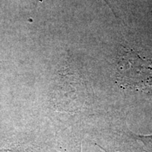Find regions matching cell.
I'll return each mask as SVG.
<instances>
[{
	"label": "cell",
	"mask_w": 152,
	"mask_h": 152,
	"mask_svg": "<svg viewBox=\"0 0 152 152\" xmlns=\"http://www.w3.org/2000/svg\"><path fill=\"white\" fill-rule=\"evenodd\" d=\"M117 75L126 86L152 85V54L124 47L118 61Z\"/></svg>",
	"instance_id": "obj_1"
},
{
	"label": "cell",
	"mask_w": 152,
	"mask_h": 152,
	"mask_svg": "<svg viewBox=\"0 0 152 152\" xmlns=\"http://www.w3.org/2000/svg\"><path fill=\"white\" fill-rule=\"evenodd\" d=\"M104 1H105V2H106V4H108V6H109V7H110V9H111V10H112V11H113V12L114 13V15H115V16H116V15H115V12H114V11H113V7H111V4H110V3L109 2V1H108V0H104Z\"/></svg>",
	"instance_id": "obj_2"
}]
</instances>
